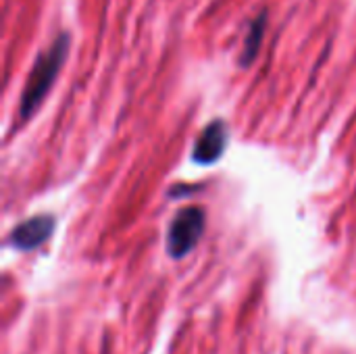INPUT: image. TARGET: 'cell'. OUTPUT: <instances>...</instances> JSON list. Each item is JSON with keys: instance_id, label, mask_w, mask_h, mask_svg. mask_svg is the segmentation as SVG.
Returning <instances> with one entry per match:
<instances>
[{"instance_id": "cell-3", "label": "cell", "mask_w": 356, "mask_h": 354, "mask_svg": "<svg viewBox=\"0 0 356 354\" xmlns=\"http://www.w3.org/2000/svg\"><path fill=\"white\" fill-rule=\"evenodd\" d=\"M227 144H229V125L223 119H215L196 138L192 148V161L209 167L223 156Z\"/></svg>"}, {"instance_id": "cell-2", "label": "cell", "mask_w": 356, "mask_h": 354, "mask_svg": "<svg viewBox=\"0 0 356 354\" xmlns=\"http://www.w3.org/2000/svg\"><path fill=\"white\" fill-rule=\"evenodd\" d=\"M207 225V215L200 207H186L175 213L167 230V252L171 259L188 257L200 242Z\"/></svg>"}, {"instance_id": "cell-5", "label": "cell", "mask_w": 356, "mask_h": 354, "mask_svg": "<svg viewBox=\"0 0 356 354\" xmlns=\"http://www.w3.org/2000/svg\"><path fill=\"white\" fill-rule=\"evenodd\" d=\"M267 21H269V13L267 10H261L248 25L246 29V35H244V44H242V50L238 54V65L242 69L250 67L261 50V44H263V38H265V31H267Z\"/></svg>"}, {"instance_id": "cell-4", "label": "cell", "mask_w": 356, "mask_h": 354, "mask_svg": "<svg viewBox=\"0 0 356 354\" xmlns=\"http://www.w3.org/2000/svg\"><path fill=\"white\" fill-rule=\"evenodd\" d=\"M54 217L52 215H35V217H29L27 221L19 223L10 236H8V242L21 250V252H29V250H35L40 248L54 232Z\"/></svg>"}, {"instance_id": "cell-1", "label": "cell", "mask_w": 356, "mask_h": 354, "mask_svg": "<svg viewBox=\"0 0 356 354\" xmlns=\"http://www.w3.org/2000/svg\"><path fill=\"white\" fill-rule=\"evenodd\" d=\"M71 50V33L69 31H60L50 46L38 54V58L33 61V67L29 71V77L25 81V88L21 92L19 98V121L25 123L27 119H31L38 108L42 106V102L46 100L48 92L52 90L67 56Z\"/></svg>"}]
</instances>
